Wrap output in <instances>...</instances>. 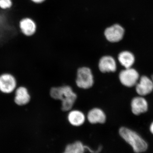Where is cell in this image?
<instances>
[{"label": "cell", "instance_id": "cell-14", "mask_svg": "<svg viewBox=\"0 0 153 153\" xmlns=\"http://www.w3.org/2000/svg\"><path fill=\"white\" fill-rule=\"evenodd\" d=\"M118 60L122 66L125 68H131L135 62V57L131 52L123 51L120 53Z\"/></svg>", "mask_w": 153, "mask_h": 153}, {"label": "cell", "instance_id": "cell-3", "mask_svg": "<svg viewBox=\"0 0 153 153\" xmlns=\"http://www.w3.org/2000/svg\"><path fill=\"white\" fill-rule=\"evenodd\" d=\"M18 87L16 78L13 74L4 72L0 74V91L5 94L13 93Z\"/></svg>", "mask_w": 153, "mask_h": 153}, {"label": "cell", "instance_id": "cell-4", "mask_svg": "<svg viewBox=\"0 0 153 153\" xmlns=\"http://www.w3.org/2000/svg\"><path fill=\"white\" fill-rule=\"evenodd\" d=\"M94 82L93 74L90 68L83 67L78 69L76 83L78 87L88 89L93 86Z\"/></svg>", "mask_w": 153, "mask_h": 153}, {"label": "cell", "instance_id": "cell-2", "mask_svg": "<svg viewBox=\"0 0 153 153\" xmlns=\"http://www.w3.org/2000/svg\"><path fill=\"white\" fill-rule=\"evenodd\" d=\"M121 137L132 147L134 152H143L147 149V143L136 132L122 127L119 129Z\"/></svg>", "mask_w": 153, "mask_h": 153}, {"label": "cell", "instance_id": "cell-13", "mask_svg": "<svg viewBox=\"0 0 153 153\" xmlns=\"http://www.w3.org/2000/svg\"><path fill=\"white\" fill-rule=\"evenodd\" d=\"M68 119L69 123L74 126H82L85 122V115L78 110L71 111L68 115Z\"/></svg>", "mask_w": 153, "mask_h": 153}, {"label": "cell", "instance_id": "cell-15", "mask_svg": "<svg viewBox=\"0 0 153 153\" xmlns=\"http://www.w3.org/2000/svg\"><path fill=\"white\" fill-rule=\"evenodd\" d=\"M85 150V145L77 141L67 145L63 153H84Z\"/></svg>", "mask_w": 153, "mask_h": 153}, {"label": "cell", "instance_id": "cell-10", "mask_svg": "<svg viewBox=\"0 0 153 153\" xmlns=\"http://www.w3.org/2000/svg\"><path fill=\"white\" fill-rule=\"evenodd\" d=\"M131 108L132 112L136 115L146 112L148 110L147 101L143 97H137L132 100Z\"/></svg>", "mask_w": 153, "mask_h": 153}, {"label": "cell", "instance_id": "cell-18", "mask_svg": "<svg viewBox=\"0 0 153 153\" xmlns=\"http://www.w3.org/2000/svg\"><path fill=\"white\" fill-rule=\"evenodd\" d=\"M31 1L36 4H40L44 2L46 0H31Z\"/></svg>", "mask_w": 153, "mask_h": 153}, {"label": "cell", "instance_id": "cell-16", "mask_svg": "<svg viewBox=\"0 0 153 153\" xmlns=\"http://www.w3.org/2000/svg\"><path fill=\"white\" fill-rule=\"evenodd\" d=\"M12 5V0H0V8L3 10L10 8Z\"/></svg>", "mask_w": 153, "mask_h": 153}, {"label": "cell", "instance_id": "cell-7", "mask_svg": "<svg viewBox=\"0 0 153 153\" xmlns=\"http://www.w3.org/2000/svg\"><path fill=\"white\" fill-rule=\"evenodd\" d=\"M124 30L119 25H114L107 28L105 31V36L108 41L112 43L119 42L123 38Z\"/></svg>", "mask_w": 153, "mask_h": 153}, {"label": "cell", "instance_id": "cell-12", "mask_svg": "<svg viewBox=\"0 0 153 153\" xmlns=\"http://www.w3.org/2000/svg\"><path fill=\"white\" fill-rule=\"evenodd\" d=\"M87 119L90 123H104L106 121V115L102 110L94 108L91 110L87 114Z\"/></svg>", "mask_w": 153, "mask_h": 153}, {"label": "cell", "instance_id": "cell-1", "mask_svg": "<svg viewBox=\"0 0 153 153\" xmlns=\"http://www.w3.org/2000/svg\"><path fill=\"white\" fill-rule=\"evenodd\" d=\"M50 94L52 98L62 101V110L63 111L71 109L77 98L76 94L68 85L52 88Z\"/></svg>", "mask_w": 153, "mask_h": 153}, {"label": "cell", "instance_id": "cell-8", "mask_svg": "<svg viewBox=\"0 0 153 153\" xmlns=\"http://www.w3.org/2000/svg\"><path fill=\"white\" fill-rule=\"evenodd\" d=\"M135 85L136 92L141 96L148 95L153 91L152 80L147 76H141Z\"/></svg>", "mask_w": 153, "mask_h": 153}, {"label": "cell", "instance_id": "cell-5", "mask_svg": "<svg viewBox=\"0 0 153 153\" xmlns=\"http://www.w3.org/2000/svg\"><path fill=\"white\" fill-rule=\"evenodd\" d=\"M119 77L123 85L126 87H131L137 83L139 79V74L136 69L131 67L122 70Z\"/></svg>", "mask_w": 153, "mask_h": 153}, {"label": "cell", "instance_id": "cell-17", "mask_svg": "<svg viewBox=\"0 0 153 153\" xmlns=\"http://www.w3.org/2000/svg\"><path fill=\"white\" fill-rule=\"evenodd\" d=\"M85 150L89 151V152L91 153H99L101 152L102 149V146H99L97 149L94 150L95 149H91V148L88 146H85Z\"/></svg>", "mask_w": 153, "mask_h": 153}, {"label": "cell", "instance_id": "cell-20", "mask_svg": "<svg viewBox=\"0 0 153 153\" xmlns=\"http://www.w3.org/2000/svg\"><path fill=\"white\" fill-rule=\"evenodd\" d=\"M152 81L153 82V75H152Z\"/></svg>", "mask_w": 153, "mask_h": 153}, {"label": "cell", "instance_id": "cell-6", "mask_svg": "<svg viewBox=\"0 0 153 153\" xmlns=\"http://www.w3.org/2000/svg\"><path fill=\"white\" fill-rule=\"evenodd\" d=\"M31 99L29 91L25 86H18L14 91V102L19 106H23L29 104Z\"/></svg>", "mask_w": 153, "mask_h": 153}, {"label": "cell", "instance_id": "cell-19", "mask_svg": "<svg viewBox=\"0 0 153 153\" xmlns=\"http://www.w3.org/2000/svg\"><path fill=\"white\" fill-rule=\"evenodd\" d=\"M150 130L151 133L153 134V122L151 124L150 127Z\"/></svg>", "mask_w": 153, "mask_h": 153}, {"label": "cell", "instance_id": "cell-9", "mask_svg": "<svg viewBox=\"0 0 153 153\" xmlns=\"http://www.w3.org/2000/svg\"><path fill=\"white\" fill-rule=\"evenodd\" d=\"M99 68L102 73L115 72L117 70V63L113 57L105 56L101 57L99 63Z\"/></svg>", "mask_w": 153, "mask_h": 153}, {"label": "cell", "instance_id": "cell-11", "mask_svg": "<svg viewBox=\"0 0 153 153\" xmlns=\"http://www.w3.org/2000/svg\"><path fill=\"white\" fill-rule=\"evenodd\" d=\"M19 27L22 33L27 36H33L36 33L37 29L36 23L30 18H25L21 20Z\"/></svg>", "mask_w": 153, "mask_h": 153}]
</instances>
